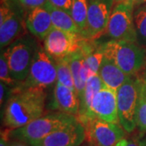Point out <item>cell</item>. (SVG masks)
Segmentation results:
<instances>
[{"label": "cell", "instance_id": "cell-1", "mask_svg": "<svg viewBox=\"0 0 146 146\" xmlns=\"http://www.w3.org/2000/svg\"><path fill=\"white\" fill-rule=\"evenodd\" d=\"M46 98L45 90L19 87L7 100L3 115L4 125L10 130L16 129L41 117Z\"/></svg>", "mask_w": 146, "mask_h": 146}, {"label": "cell", "instance_id": "cell-2", "mask_svg": "<svg viewBox=\"0 0 146 146\" xmlns=\"http://www.w3.org/2000/svg\"><path fill=\"white\" fill-rule=\"evenodd\" d=\"M99 50L127 76H136L146 63V49L136 42L110 40L101 44Z\"/></svg>", "mask_w": 146, "mask_h": 146}, {"label": "cell", "instance_id": "cell-3", "mask_svg": "<svg viewBox=\"0 0 146 146\" xmlns=\"http://www.w3.org/2000/svg\"><path fill=\"white\" fill-rule=\"evenodd\" d=\"M78 120L76 116L63 112H53L42 115L27 125L9 131L8 136L14 140L30 144L44 139L53 132Z\"/></svg>", "mask_w": 146, "mask_h": 146}, {"label": "cell", "instance_id": "cell-4", "mask_svg": "<svg viewBox=\"0 0 146 146\" xmlns=\"http://www.w3.org/2000/svg\"><path fill=\"white\" fill-rule=\"evenodd\" d=\"M54 59L42 47L36 49L27 78L21 89L45 90L57 83V68Z\"/></svg>", "mask_w": 146, "mask_h": 146}, {"label": "cell", "instance_id": "cell-5", "mask_svg": "<svg viewBox=\"0 0 146 146\" xmlns=\"http://www.w3.org/2000/svg\"><path fill=\"white\" fill-rule=\"evenodd\" d=\"M141 78L129 76L117 90L118 114L120 125L125 131L131 133L136 127V109L139 100Z\"/></svg>", "mask_w": 146, "mask_h": 146}, {"label": "cell", "instance_id": "cell-6", "mask_svg": "<svg viewBox=\"0 0 146 146\" xmlns=\"http://www.w3.org/2000/svg\"><path fill=\"white\" fill-rule=\"evenodd\" d=\"M36 49L30 39L21 38L12 42L3 52L11 77L16 82L22 83L27 78Z\"/></svg>", "mask_w": 146, "mask_h": 146}, {"label": "cell", "instance_id": "cell-7", "mask_svg": "<svg viewBox=\"0 0 146 146\" xmlns=\"http://www.w3.org/2000/svg\"><path fill=\"white\" fill-rule=\"evenodd\" d=\"M134 7L131 0H126L113 8L106 31L112 40L137 43L133 20Z\"/></svg>", "mask_w": 146, "mask_h": 146}, {"label": "cell", "instance_id": "cell-8", "mask_svg": "<svg viewBox=\"0 0 146 146\" xmlns=\"http://www.w3.org/2000/svg\"><path fill=\"white\" fill-rule=\"evenodd\" d=\"M85 39L80 35L53 28L44 40V49L54 59L77 52Z\"/></svg>", "mask_w": 146, "mask_h": 146}, {"label": "cell", "instance_id": "cell-9", "mask_svg": "<svg viewBox=\"0 0 146 146\" xmlns=\"http://www.w3.org/2000/svg\"><path fill=\"white\" fill-rule=\"evenodd\" d=\"M86 132L93 146H115L125 138L126 131L119 123L94 119L85 126Z\"/></svg>", "mask_w": 146, "mask_h": 146}, {"label": "cell", "instance_id": "cell-10", "mask_svg": "<svg viewBox=\"0 0 146 146\" xmlns=\"http://www.w3.org/2000/svg\"><path fill=\"white\" fill-rule=\"evenodd\" d=\"M115 0H89L86 39H96L106 31Z\"/></svg>", "mask_w": 146, "mask_h": 146}, {"label": "cell", "instance_id": "cell-11", "mask_svg": "<svg viewBox=\"0 0 146 146\" xmlns=\"http://www.w3.org/2000/svg\"><path fill=\"white\" fill-rule=\"evenodd\" d=\"M87 136L85 127L79 120L53 132L44 139L32 142V146H80Z\"/></svg>", "mask_w": 146, "mask_h": 146}, {"label": "cell", "instance_id": "cell-12", "mask_svg": "<svg viewBox=\"0 0 146 146\" xmlns=\"http://www.w3.org/2000/svg\"><path fill=\"white\" fill-rule=\"evenodd\" d=\"M91 109L94 119H100L113 123H119L117 91L104 85L94 97Z\"/></svg>", "mask_w": 146, "mask_h": 146}, {"label": "cell", "instance_id": "cell-13", "mask_svg": "<svg viewBox=\"0 0 146 146\" xmlns=\"http://www.w3.org/2000/svg\"><path fill=\"white\" fill-rule=\"evenodd\" d=\"M51 108L58 112L78 116L80 110V100L75 89L63 85L59 82L55 84L53 92Z\"/></svg>", "mask_w": 146, "mask_h": 146}, {"label": "cell", "instance_id": "cell-14", "mask_svg": "<svg viewBox=\"0 0 146 146\" xmlns=\"http://www.w3.org/2000/svg\"><path fill=\"white\" fill-rule=\"evenodd\" d=\"M103 86L104 84L102 81L98 74L92 76L86 83L83 98L80 102V110L77 116L79 121L83 123L84 127L90 121L94 119L91 109L92 102L96 94L99 92Z\"/></svg>", "mask_w": 146, "mask_h": 146}, {"label": "cell", "instance_id": "cell-15", "mask_svg": "<svg viewBox=\"0 0 146 146\" xmlns=\"http://www.w3.org/2000/svg\"><path fill=\"white\" fill-rule=\"evenodd\" d=\"M25 25L29 32L40 40H45L53 29L50 15L44 7L30 10L25 20Z\"/></svg>", "mask_w": 146, "mask_h": 146}, {"label": "cell", "instance_id": "cell-16", "mask_svg": "<svg viewBox=\"0 0 146 146\" xmlns=\"http://www.w3.org/2000/svg\"><path fill=\"white\" fill-rule=\"evenodd\" d=\"M98 75L104 85L115 91L119 89L129 77V76L105 56L101 64Z\"/></svg>", "mask_w": 146, "mask_h": 146}, {"label": "cell", "instance_id": "cell-17", "mask_svg": "<svg viewBox=\"0 0 146 146\" xmlns=\"http://www.w3.org/2000/svg\"><path fill=\"white\" fill-rule=\"evenodd\" d=\"M22 31V20L16 11H11L10 14L3 21H0V46H10L20 36Z\"/></svg>", "mask_w": 146, "mask_h": 146}, {"label": "cell", "instance_id": "cell-18", "mask_svg": "<svg viewBox=\"0 0 146 146\" xmlns=\"http://www.w3.org/2000/svg\"><path fill=\"white\" fill-rule=\"evenodd\" d=\"M44 7L50 15L53 28L80 35L78 27L73 21L70 13L53 6L50 3H49V1L44 6Z\"/></svg>", "mask_w": 146, "mask_h": 146}, {"label": "cell", "instance_id": "cell-19", "mask_svg": "<svg viewBox=\"0 0 146 146\" xmlns=\"http://www.w3.org/2000/svg\"><path fill=\"white\" fill-rule=\"evenodd\" d=\"M68 58H69V64L74 80L75 89L78 94L79 100L80 102L83 98L84 89L86 86V84L82 80L80 76V69L84 60V54L80 48L77 52L74 53Z\"/></svg>", "mask_w": 146, "mask_h": 146}, {"label": "cell", "instance_id": "cell-20", "mask_svg": "<svg viewBox=\"0 0 146 146\" xmlns=\"http://www.w3.org/2000/svg\"><path fill=\"white\" fill-rule=\"evenodd\" d=\"M89 0H73L71 16L80 31V36L86 39L87 18H88Z\"/></svg>", "mask_w": 146, "mask_h": 146}, {"label": "cell", "instance_id": "cell-21", "mask_svg": "<svg viewBox=\"0 0 146 146\" xmlns=\"http://www.w3.org/2000/svg\"><path fill=\"white\" fill-rule=\"evenodd\" d=\"M133 20L136 29L137 43L146 47V5L139 7L133 13Z\"/></svg>", "mask_w": 146, "mask_h": 146}, {"label": "cell", "instance_id": "cell-22", "mask_svg": "<svg viewBox=\"0 0 146 146\" xmlns=\"http://www.w3.org/2000/svg\"><path fill=\"white\" fill-rule=\"evenodd\" d=\"M68 57L54 59L57 68V81L67 87L76 90Z\"/></svg>", "mask_w": 146, "mask_h": 146}, {"label": "cell", "instance_id": "cell-23", "mask_svg": "<svg viewBox=\"0 0 146 146\" xmlns=\"http://www.w3.org/2000/svg\"><path fill=\"white\" fill-rule=\"evenodd\" d=\"M136 126L141 131H146V82L142 79L136 109Z\"/></svg>", "mask_w": 146, "mask_h": 146}, {"label": "cell", "instance_id": "cell-24", "mask_svg": "<svg viewBox=\"0 0 146 146\" xmlns=\"http://www.w3.org/2000/svg\"><path fill=\"white\" fill-rule=\"evenodd\" d=\"M0 80L1 82L8 86L14 85L16 82L11 77L10 69L3 52L1 53V56H0Z\"/></svg>", "mask_w": 146, "mask_h": 146}, {"label": "cell", "instance_id": "cell-25", "mask_svg": "<svg viewBox=\"0 0 146 146\" xmlns=\"http://www.w3.org/2000/svg\"><path fill=\"white\" fill-rule=\"evenodd\" d=\"M53 6L71 13L73 0H48Z\"/></svg>", "mask_w": 146, "mask_h": 146}, {"label": "cell", "instance_id": "cell-26", "mask_svg": "<svg viewBox=\"0 0 146 146\" xmlns=\"http://www.w3.org/2000/svg\"><path fill=\"white\" fill-rule=\"evenodd\" d=\"M21 4L28 8L34 9L36 7H41L46 5L48 0H18Z\"/></svg>", "mask_w": 146, "mask_h": 146}, {"label": "cell", "instance_id": "cell-27", "mask_svg": "<svg viewBox=\"0 0 146 146\" xmlns=\"http://www.w3.org/2000/svg\"><path fill=\"white\" fill-rule=\"evenodd\" d=\"M115 146H146V144L141 142L140 141L127 139L125 137L123 140H121Z\"/></svg>", "mask_w": 146, "mask_h": 146}, {"label": "cell", "instance_id": "cell-28", "mask_svg": "<svg viewBox=\"0 0 146 146\" xmlns=\"http://www.w3.org/2000/svg\"><path fill=\"white\" fill-rule=\"evenodd\" d=\"M6 84L1 82L0 84V105L2 106L3 103V100H4V97H5L6 93Z\"/></svg>", "mask_w": 146, "mask_h": 146}, {"label": "cell", "instance_id": "cell-29", "mask_svg": "<svg viewBox=\"0 0 146 146\" xmlns=\"http://www.w3.org/2000/svg\"><path fill=\"white\" fill-rule=\"evenodd\" d=\"M7 136L6 135L5 132L1 133V139H0V146H8V142L7 141Z\"/></svg>", "mask_w": 146, "mask_h": 146}, {"label": "cell", "instance_id": "cell-30", "mask_svg": "<svg viewBox=\"0 0 146 146\" xmlns=\"http://www.w3.org/2000/svg\"><path fill=\"white\" fill-rule=\"evenodd\" d=\"M25 143L26 142L18 141V140H14V141L8 142V146H28V145Z\"/></svg>", "mask_w": 146, "mask_h": 146}, {"label": "cell", "instance_id": "cell-31", "mask_svg": "<svg viewBox=\"0 0 146 146\" xmlns=\"http://www.w3.org/2000/svg\"><path fill=\"white\" fill-rule=\"evenodd\" d=\"M134 7L136 6H141V4H144L146 3V0H131Z\"/></svg>", "mask_w": 146, "mask_h": 146}, {"label": "cell", "instance_id": "cell-32", "mask_svg": "<svg viewBox=\"0 0 146 146\" xmlns=\"http://www.w3.org/2000/svg\"><path fill=\"white\" fill-rule=\"evenodd\" d=\"M141 78L146 82V63L145 65V67L143 68V74H142V76H141Z\"/></svg>", "mask_w": 146, "mask_h": 146}, {"label": "cell", "instance_id": "cell-33", "mask_svg": "<svg viewBox=\"0 0 146 146\" xmlns=\"http://www.w3.org/2000/svg\"><path fill=\"white\" fill-rule=\"evenodd\" d=\"M126 0H115V3H122V2H124Z\"/></svg>", "mask_w": 146, "mask_h": 146}]
</instances>
